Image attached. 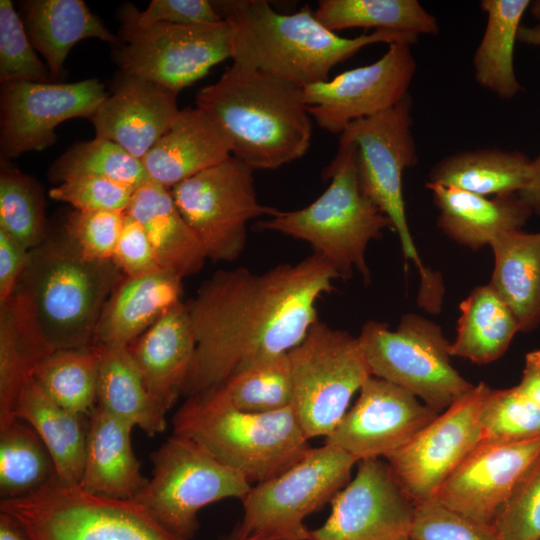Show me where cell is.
Here are the masks:
<instances>
[{
    "instance_id": "cell-1",
    "label": "cell",
    "mask_w": 540,
    "mask_h": 540,
    "mask_svg": "<svg viewBox=\"0 0 540 540\" xmlns=\"http://www.w3.org/2000/svg\"><path fill=\"white\" fill-rule=\"evenodd\" d=\"M338 278L315 252L260 274L245 267L215 272L186 303L196 349L183 393L214 390L255 363L288 353L318 321L317 301Z\"/></svg>"
},
{
    "instance_id": "cell-2",
    "label": "cell",
    "mask_w": 540,
    "mask_h": 540,
    "mask_svg": "<svg viewBox=\"0 0 540 540\" xmlns=\"http://www.w3.org/2000/svg\"><path fill=\"white\" fill-rule=\"evenodd\" d=\"M232 27L234 64L253 68L301 88L327 81L330 71L365 46L417 42L418 36L374 30L342 37L319 22L309 6L282 14L265 0L212 1Z\"/></svg>"
},
{
    "instance_id": "cell-3",
    "label": "cell",
    "mask_w": 540,
    "mask_h": 540,
    "mask_svg": "<svg viewBox=\"0 0 540 540\" xmlns=\"http://www.w3.org/2000/svg\"><path fill=\"white\" fill-rule=\"evenodd\" d=\"M196 106L227 134L232 155L253 170H274L300 159L312 138L303 88L265 72L232 64L201 88Z\"/></svg>"
},
{
    "instance_id": "cell-4",
    "label": "cell",
    "mask_w": 540,
    "mask_h": 540,
    "mask_svg": "<svg viewBox=\"0 0 540 540\" xmlns=\"http://www.w3.org/2000/svg\"><path fill=\"white\" fill-rule=\"evenodd\" d=\"M120 272L113 260L82 254L65 234L30 250L14 293L55 350L87 347L94 345L103 307L122 281Z\"/></svg>"
},
{
    "instance_id": "cell-5",
    "label": "cell",
    "mask_w": 540,
    "mask_h": 540,
    "mask_svg": "<svg viewBox=\"0 0 540 540\" xmlns=\"http://www.w3.org/2000/svg\"><path fill=\"white\" fill-rule=\"evenodd\" d=\"M173 431L256 484L286 470L311 448L292 406L242 411L219 387L189 396L173 417Z\"/></svg>"
},
{
    "instance_id": "cell-6",
    "label": "cell",
    "mask_w": 540,
    "mask_h": 540,
    "mask_svg": "<svg viewBox=\"0 0 540 540\" xmlns=\"http://www.w3.org/2000/svg\"><path fill=\"white\" fill-rule=\"evenodd\" d=\"M322 175L329 185L315 201L298 210L278 211L255 227L303 240L334 266L340 278H351L356 270L368 283L367 246L384 230H393L392 223L361 190L355 144L339 143Z\"/></svg>"
},
{
    "instance_id": "cell-7",
    "label": "cell",
    "mask_w": 540,
    "mask_h": 540,
    "mask_svg": "<svg viewBox=\"0 0 540 540\" xmlns=\"http://www.w3.org/2000/svg\"><path fill=\"white\" fill-rule=\"evenodd\" d=\"M411 108L412 99L408 94L393 107L349 124L339 135V143L355 144L361 190L391 221L404 258L418 268L421 278L418 302L428 312H435L441 308L443 284L419 256L409 229L402 191L404 170L417 163Z\"/></svg>"
},
{
    "instance_id": "cell-8",
    "label": "cell",
    "mask_w": 540,
    "mask_h": 540,
    "mask_svg": "<svg viewBox=\"0 0 540 540\" xmlns=\"http://www.w3.org/2000/svg\"><path fill=\"white\" fill-rule=\"evenodd\" d=\"M30 540H186L157 521L136 500L90 494L53 478L40 489L1 500ZM229 540H272L260 535Z\"/></svg>"
},
{
    "instance_id": "cell-9",
    "label": "cell",
    "mask_w": 540,
    "mask_h": 540,
    "mask_svg": "<svg viewBox=\"0 0 540 540\" xmlns=\"http://www.w3.org/2000/svg\"><path fill=\"white\" fill-rule=\"evenodd\" d=\"M357 337L372 376L408 390L438 414L474 386L452 365L441 327L421 315L404 314L395 330L367 321Z\"/></svg>"
},
{
    "instance_id": "cell-10",
    "label": "cell",
    "mask_w": 540,
    "mask_h": 540,
    "mask_svg": "<svg viewBox=\"0 0 540 540\" xmlns=\"http://www.w3.org/2000/svg\"><path fill=\"white\" fill-rule=\"evenodd\" d=\"M357 463L334 445L310 448L286 470L251 487L241 500L243 517L234 533L272 540H311L305 518L331 503L350 481Z\"/></svg>"
},
{
    "instance_id": "cell-11",
    "label": "cell",
    "mask_w": 540,
    "mask_h": 540,
    "mask_svg": "<svg viewBox=\"0 0 540 540\" xmlns=\"http://www.w3.org/2000/svg\"><path fill=\"white\" fill-rule=\"evenodd\" d=\"M292 408L308 437H327L372 376L358 337L316 321L288 352Z\"/></svg>"
},
{
    "instance_id": "cell-12",
    "label": "cell",
    "mask_w": 540,
    "mask_h": 540,
    "mask_svg": "<svg viewBox=\"0 0 540 540\" xmlns=\"http://www.w3.org/2000/svg\"><path fill=\"white\" fill-rule=\"evenodd\" d=\"M152 477L134 499L163 526L188 540L198 512L226 498L243 499L251 483L196 442L170 437L150 456Z\"/></svg>"
},
{
    "instance_id": "cell-13",
    "label": "cell",
    "mask_w": 540,
    "mask_h": 540,
    "mask_svg": "<svg viewBox=\"0 0 540 540\" xmlns=\"http://www.w3.org/2000/svg\"><path fill=\"white\" fill-rule=\"evenodd\" d=\"M253 172L232 155L170 188L180 214L199 239L207 259L234 261L246 246L247 224L278 213L279 210L258 201Z\"/></svg>"
},
{
    "instance_id": "cell-14",
    "label": "cell",
    "mask_w": 540,
    "mask_h": 540,
    "mask_svg": "<svg viewBox=\"0 0 540 540\" xmlns=\"http://www.w3.org/2000/svg\"><path fill=\"white\" fill-rule=\"evenodd\" d=\"M119 39L114 60L121 73L155 82L176 93L203 78L232 57V27L215 23L139 27L119 14Z\"/></svg>"
},
{
    "instance_id": "cell-15",
    "label": "cell",
    "mask_w": 540,
    "mask_h": 540,
    "mask_svg": "<svg viewBox=\"0 0 540 540\" xmlns=\"http://www.w3.org/2000/svg\"><path fill=\"white\" fill-rule=\"evenodd\" d=\"M491 391L484 382L474 385L384 458L416 504L435 499L445 480L481 443V414Z\"/></svg>"
},
{
    "instance_id": "cell-16",
    "label": "cell",
    "mask_w": 540,
    "mask_h": 540,
    "mask_svg": "<svg viewBox=\"0 0 540 540\" xmlns=\"http://www.w3.org/2000/svg\"><path fill=\"white\" fill-rule=\"evenodd\" d=\"M107 96L104 85L94 78L73 83L1 84V160L51 146L59 124L78 117L90 119Z\"/></svg>"
},
{
    "instance_id": "cell-17",
    "label": "cell",
    "mask_w": 540,
    "mask_h": 540,
    "mask_svg": "<svg viewBox=\"0 0 540 540\" xmlns=\"http://www.w3.org/2000/svg\"><path fill=\"white\" fill-rule=\"evenodd\" d=\"M410 44L394 42L372 64L303 88L308 112L319 127L341 134L356 120L379 114L407 96L416 71Z\"/></svg>"
},
{
    "instance_id": "cell-18",
    "label": "cell",
    "mask_w": 540,
    "mask_h": 540,
    "mask_svg": "<svg viewBox=\"0 0 540 540\" xmlns=\"http://www.w3.org/2000/svg\"><path fill=\"white\" fill-rule=\"evenodd\" d=\"M355 476L331 501L311 540H400L409 537L416 503L384 458L359 461Z\"/></svg>"
},
{
    "instance_id": "cell-19",
    "label": "cell",
    "mask_w": 540,
    "mask_h": 540,
    "mask_svg": "<svg viewBox=\"0 0 540 540\" xmlns=\"http://www.w3.org/2000/svg\"><path fill=\"white\" fill-rule=\"evenodd\" d=\"M437 412L408 390L370 376L325 443L334 445L358 462L385 458L408 443Z\"/></svg>"
},
{
    "instance_id": "cell-20",
    "label": "cell",
    "mask_w": 540,
    "mask_h": 540,
    "mask_svg": "<svg viewBox=\"0 0 540 540\" xmlns=\"http://www.w3.org/2000/svg\"><path fill=\"white\" fill-rule=\"evenodd\" d=\"M540 459V437L480 443L452 472L435 499L477 522H493Z\"/></svg>"
},
{
    "instance_id": "cell-21",
    "label": "cell",
    "mask_w": 540,
    "mask_h": 540,
    "mask_svg": "<svg viewBox=\"0 0 540 540\" xmlns=\"http://www.w3.org/2000/svg\"><path fill=\"white\" fill-rule=\"evenodd\" d=\"M177 94L121 73L113 82L112 93L90 118L95 137L110 140L142 160L177 116Z\"/></svg>"
},
{
    "instance_id": "cell-22",
    "label": "cell",
    "mask_w": 540,
    "mask_h": 540,
    "mask_svg": "<svg viewBox=\"0 0 540 540\" xmlns=\"http://www.w3.org/2000/svg\"><path fill=\"white\" fill-rule=\"evenodd\" d=\"M127 348L150 396L167 413L183 393L195 356L186 304L173 306Z\"/></svg>"
},
{
    "instance_id": "cell-23",
    "label": "cell",
    "mask_w": 540,
    "mask_h": 540,
    "mask_svg": "<svg viewBox=\"0 0 540 540\" xmlns=\"http://www.w3.org/2000/svg\"><path fill=\"white\" fill-rule=\"evenodd\" d=\"M230 156L231 143L221 125L196 106L179 110L142 161L150 179L170 189Z\"/></svg>"
},
{
    "instance_id": "cell-24",
    "label": "cell",
    "mask_w": 540,
    "mask_h": 540,
    "mask_svg": "<svg viewBox=\"0 0 540 540\" xmlns=\"http://www.w3.org/2000/svg\"><path fill=\"white\" fill-rule=\"evenodd\" d=\"M426 188L438 209L440 230L455 243L474 251L489 246L503 232L522 229L533 214L518 193L490 199L439 183L427 182Z\"/></svg>"
},
{
    "instance_id": "cell-25",
    "label": "cell",
    "mask_w": 540,
    "mask_h": 540,
    "mask_svg": "<svg viewBox=\"0 0 540 540\" xmlns=\"http://www.w3.org/2000/svg\"><path fill=\"white\" fill-rule=\"evenodd\" d=\"M133 426L96 405L88 415V433L79 487L98 496L135 499L148 479L131 443Z\"/></svg>"
},
{
    "instance_id": "cell-26",
    "label": "cell",
    "mask_w": 540,
    "mask_h": 540,
    "mask_svg": "<svg viewBox=\"0 0 540 540\" xmlns=\"http://www.w3.org/2000/svg\"><path fill=\"white\" fill-rule=\"evenodd\" d=\"M181 295L182 279L165 270L125 277L103 307L93 344L128 346L181 302Z\"/></svg>"
},
{
    "instance_id": "cell-27",
    "label": "cell",
    "mask_w": 540,
    "mask_h": 540,
    "mask_svg": "<svg viewBox=\"0 0 540 540\" xmlns=\"http://www.w3.org/2000/svg\"><path fill=\"white\" fill-rule=\"evenodd\" d=\"M145 230L161 268L183 279L200 271L204 248L169 188L152 180L137 188L126 211Z\"/></svg>"
},
{
    "instance_id": "cell-28",
    "label": "cell",
    "mask_w": 540,
    "mask_h": 540,
    "mask_svg": "<svg viewBox=\"0 0 540 540\" xmlns=\"http://www.w3.org/2000/svg\"><path fill=\"white\" fill-rule=\"evenodd\" d=\"M27 35L45 59L52 83L61 75L71 49L81 40L95 38L114 48L121 44L82 0H33L25 4Z\"/></svg>"
},
{
    "instance_id": "cell-29",
    "label": "cell",
    "mask_w": 540,
    "mask_h": 540,
    "mask_svg": "<svg viewBox=\"0 0 540 540\" xmlns=\"http://www.w3.org/2000/svg\"><path fill=\"white\" fill-rule=\"evenodd\" d=\"M15 416L39 435L54 463L57 479L79 486L86 453L88 416L54 402L31 377L19 395Z\"/></svg>"
},
{
    "instance_id": "cell-30",
    "label": "cell",
    "mask_w": 540,
    "mask_h": 540,
    "mask_svg": "<svg viewBox=\"0 0 540 540\" xmlns=\"http://www.w3.org/2000/svg\"><path fill=\"white\" fill-rule=\"evenodd\" d=\"M494 267L488 283L514 314L520 332L540 325V232L499 234L489 245Z\"/></svg>"
},
{
    "instance_id": "cell-31",
    "label": "cell",
    "mask_w": 540,
    "mask_h": 540,
    "mask_svg": "<svg viewBox=\"0 0 540 540\" xmlns=\"http://www.w3.org/2000/svg\"><path fill=\"white\" fill-rule=\"evenodd\" d=\"M0 429L16 420L15 410L36 364L55 349L43 338L16 293L0 305Z\"/></svg>"
},
{
    "instance_id": "cell-32",
    "label": "cell",
    "mask_w": 540,
    "mask_h": 540,
    "mask_svg": "<svg viewBox=\"0 0 540 540\" xmlns=\"http://www.w3.org/2000/svg\"><path fill=\"white\" fill-rule=\"evenodd\" d=\"M532 174V160L516 151L485 148L461 151L440 160L427 182L439 183L478 195L522 191Z\"/></svg>"
},
{
    "instance_id": "cell-33",
    "label": "cell",
    "mask_w": 540,
    "mask_h": 540,
    "mask_svg": "<svg viewBox=\"0 0 540 540\" xmlns=\"http://www.w3.org/2000/svg\"><path fill=\"white\" fill-rule=\"evenodd\" d=\"M459 310L457 334L449 347L452 357L479 365L494 362L520 332L514 314L489 284L475 287Z\"/></svg>"
},
{
    "instance_id": "cell-34",
    "label": "cell",
    "mask_w": 540,
    "mask_h": 540,
    "mask_svg": "<svg viewBox=\"0 0 540 540\" xmlns=\"http://www.w3.org/2000/svg\"><path fill=\"white\" fill-rule=\"evenodd\" d=\"M97 405L154 436L166 429V413L150 396L127 346H99Z\"/></svg>"
},
{
    "instance_id": "cell-35",
    "label": "cell",
    "mask_w": 540,
    "mask_h": 540,
    "mask_svg": "<svg viewBox=\"0 0 540 540\" xmlns=\"http://www.w3.org/2000/svg\"><path fill=\"white\" fill-rule=\"evenodd\" d=\"M529 4V0L480 2L487 23L474 54L475 79L503 99H511L521 90L514 70V47Z\"/></svg>"
},
{
    "instance_id": "cell-36",
    "label": "cell",
    "mask_w": 540,
    "mask_h": 540,
    "mask_svg": "<svg viewBox=\"0 0 540 540\" xmlns=\"http://www.w3.org/2000/svg\"><path fill=\"white\" fill-rule=\"evenodd\" d=\"M314 14L329 30L374 28L419 36L437 34V19L417 0H320Z\"/></svg>"
},
{
    "instance_id": "cell-37",
    "label": "cell",
    "mask_w": 540,
    "mask_h": 540,
    "mask_svg": "<svg viewBox=\"0 0 540 540\" xmlns=\"http://www.w3.org/2000/svg\"><path fill=\"white\" fill-rule=\"evenodd\" d=\"M99 346L57 349L41 359L32 378L60 406L88 416L97 405Z\"/></svg>"
},
{
    "instance_id": "cell-38",
    "label": "cell",
    "mask_w": 540,
    "mask_h": 540,
    "mask_svg": "<svg viewBox=\"0 0 540 540\" xmlns=\"http://www.w3.org/2000/svg\"><path fill=\"white\" fill-rule=\"evenodd\" d=\"M56 477L53 460L36 431L20 419L0 429L2 500L32 493Z\"/></svg>"
},
{
    "instance_id": "cell-39",
    "label": "cell",
    "mask_w": 540,
    "mask_h": 540,
    "mask_svg": "<svg viewBox=\"0 0 540 540\" xmlns=\"http://www.w3.org/2000/svg\"><path fill=\"white\" fill-rule=\"evenodd\" d=\"M48 176L59 184L76 176H97L135 190L151 180L141 159L118 144L97 137L69 147L51 165Z\"/></svg>"
},
{
    "instance_id": "cell-40",
    "label": "cell",
    "mask_w": 540,
    "mask_h": 540,
    "mask_svg": "<svg viewBox=\"0 0 540 540\" xmlns=\"http://www.w3.org/2000/svg\"><path fill=\"white\" fill-rule=\"evenodd\" d=\"M219 388L234 407L246 412L268 413L292 406L288 353L264 359L233 374Z\"/></svg>"
},
{
    "instance_id": "cell-41",
    "label": "cell",
    "mask_w": 540,
    "mask_h": 540,
    "mask_svg": "<svg viewBox=\"0 0 540 540\" xmlns=\"http://www.w3.org/2000/svg\"><path fill=\"white\" fill-rule=\"evenodd\" d=\"M45 201L37 182L1 160L0 229L32 250L44 241Z\"/></svg>"
},
{
    "instance_id": "cell-42",
    "label": "cell",
    "mask_w": 540,
    "mask_h": 540,
    "mask_svg": "<svg viewBox=\"0 0 540 540\" xmlns=\"http://www.w3.org/2000/svg\"><path fill=\"white\" fill-rule=\"evenodd\" d=\"M540 437V410L516 386L492 389L481 414V443Z\"/></svg>"
},
{
    "instance_id": "cell-43",
    "label": "cell",
    "mask_w": 540,
    "mask_h": 540,
    "mask_svg": "<svg viewBox=\"0 0 540 540\" xmlns=\"http://www.w3.org/2000/svg\"><path fill=\"white\" fill-rule=\"evenodd\" d=\"M52 83L48 68L38 57L23 20L9 0L0 1V83Z\"/></svg>"
},
{
    "instance_id": "cell-44",
    "label": "cell",
    "mask_w": 540,
    "mask_h": 540,
    "mask_svg": "<svg viewBox=\"0 0 540 540\" xmlns=\"http://www.w3.org/2000/svg\"><path fill=\"white\" fill-rule=\"evenodd\" d=\"M410 540H501L493 525L472 520L436 499L416 504Z\"/></svg>"
},
{
    "instance_id": "cell-45",
    "label": "cell",
    "mask_w": 540,
    "mask_h": 540,
    "mask_svg": "<svg viewBox=\"0 0 540 540\" xmlns=\"http://www.w3.org/2000/svg\"><path fill=\"white\" fill-rule=\"evenodd\" d=\"M501 540H540V459L496 516Z\"/></svg>"
},
{
    "instance_id": "cell-46",
    "label": "cell",
    "mask_w": 540,
    "mask_h": 540,
    "mask_svg": "<svg viewBox=\"0 0 540 540\" xmlns=\"http://www.w3.org/2000/svg\"><path fill=\"white\" fill-rule=\"evenodd\" d=\"M135 189L102 177L76 176L49 190V196L79 211L126 212Z\"/></svg>"
},
{
    "instance_id": "cell-47",
    "label": "cell",
    "mask_w": 540,
    "mask_h": 540,
    "mask_svg": "<svg viewBox=\"0 0 540 540\" xmlns=\"http://www.w3.org/2000/svg\"><path fill=\"white\" fill-rule=\"evenodd\" d=\"M124 213L74 210L67 217L65 234L85 256L112 260Z\"/></svg>"
},
{
    "instance_id": "cell-48",
    "label": "cell",
    "mask_w": 540,
    "mask_h": 540,
    "mask_svg": "<svg viewBox=\"0 0 540 540\" xmlns=\"http://www.w3.org/2000/svg\"><path fill=\"white\" fill-rule=\"evenodd\" d=\"M120 14L139 27L215 23L223 19L208 0H152L141 12L131 4L123 5Z\"/></svg>"
},
{
    "instance_id": "cell-49",
    "label": "cell",
    "mask_w": 540,
    "mask_h": 540,
    "mask_svg": "<svg viewBox=\"0 0 540 540\" xmlns=\"http://www.w3.org/2000/svg\"><path fill=\"white\" fill-rule=\"evenodd\" d=\"M112 260L127 278L163 270L145 230L126 212Z\"/></svg>"
},
{
    "instance_id": "cell-50",
    "label": "cell",
    "mask_w": 540,
    "mask_h": 540,
    "mask_svg": "<svg viewBox=\"0 0 540 540\" xmlns=\"http://www.w3.org/2000/svg\"><path fill=\"white\" fill-rule=\"evenodd\" d=\"M30 260V251L0 229V305L14 294Z\"/></svg>"
},
{
    "instance_id": "cell-51",
    "label": "cell",
    "mask_w": 540,
    "mask_h": 540,
    "mask_svg": "<svg viewBox=\"0 0 540 540\" xmlns=\"http://www.w3.org/2000/svg\"><path fill=\"white\" fill-rule=\"evenodd\" d=\"M516 387L540 410V349L525 355L522 376Z\"/></svg>"
},
{
    "instance_id": "cell-52",
    "label": "cell",
    "mask_w": 540,
    "mask_h": 540,
    "mask_svg": "<svg viewBox=\"0 0 540 540\" xmlns=\"http://www.w3.org/2000/svg\"><path fill=\"white\" fill-rule=\"evenodd\" d=\"M518 195L540 216V154L532 160V174L528 185Z\"/></svg>"
},
{
    "instance_id": "cell-53",
    "label": "cell",
    "mask_w": 540,
    "mask_h": 540,
    "mask_svg": "<svg viewBox=\"0 0 540 540\" xmlns=\"http://www.w3.org/2000/svg\"><path fill=\"white\" fill-rule=\"evenodd\" d=\"M0 540H30L10 515L0 512Z\"/></svg>"
},
{
    "instance_id": "cell-54",
    "label": "cell",
    "mask_w": 540,
    "mask_h": 540,
    "mask_svg": "<svg viewBox=\"0 0 540 540\" xmlns=\"http://www.w3.org/2000/svg\"><path fill=\"white\" fill-rule=\"evenodd\" d=\"M518 41L540 47V25L521 26L518 32Z\"/></svg>"
},
{
    "instance_id": "cell-55",
    "label": "cell",
    "mask_w": 540,
    "mask_h": 540,
    "mask_svg": "<svg viewBox=\"0 0 540 540\" xmlns=\"http://www.w3.org/2000/svg\"><path fill=\"white\" fill-rule=\"evenodd\" d=\"M528 8L532 16L540 20V0L530 1Z\"/></svg>"
},
{
    "instance_id": "cell-56",
    "label": "cell",
    "mask_w": 540,
    "mask_h": 540,
    "mask_svg": "<svg viewBox=\"0 0 540 540\" xmlns=\"http://www.w3.org/2000/svg\"><path fill=\"white\" fill-rule=\"evenodd\" d=\"M400 540H410V538H409V537H405V538H402V539H400Z\"/></svg>"
}]
</instances>
